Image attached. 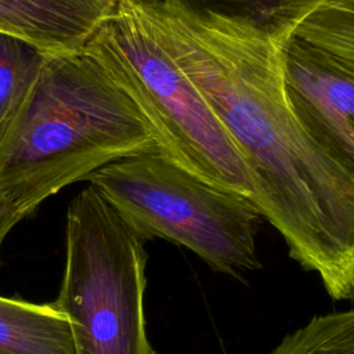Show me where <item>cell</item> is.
I'll return each instance as SVG.
<instances>
[{
  "label": "cell",
  "mask_w": 354,
  "mask_h": 354,
  "mask_svg": "<svg viewBox=\"0 0 354 354\" xmlns=\"http://www.w3.org/2000/svg\"><path fill=\"white\" fill-rule=\"evenodd\" d=\"M46 54L26 40L0 32V134L39 77Z\"/></svg>",
  "instance_id": "obj_10"
},
{
  "label": "cell",
  "mask_w": 354,
  "mask_h": 354,
  "mask_svg": "<svg viewBox=\"0 0 354 354\" xmlns=\"http://www.w3.org/2000/svg\"><path fill=\"white\" fill-rule=\"evenodd\" d=\"M86 181L147 241L184 246L234 278L261 267L256 234L263 216L256 205L203 181L159 148L115 160Z\"/></svg>",
  "instance_id": "obj_5"
},
{
  "label": "cell",
  "mask_w": 354,
  "mask_h": 354,
  "mask_svg": "<svg viewBox=\"0 0 354 354\" xmlns=\"http://www.w3.org/2000/svg\"><path fill=\"white\" fill-rule=\"evenodd\" d=\"M283 86L306 130L354 174V72L293 36L283 47Z\"/></svg>",
  "instance_id": "obj_6"
},
{
  "label": "cell",
  "mask_w": 354,
  "mask_h": 354,
  "mask_svg": "<svg viewBox=\"0 0 354 354\" xmlns=\"http://www.w3.org/2000/svg\"><path fill=\"white\" fill-rule=\"evenodd\" d=\"M24 218L25 214L21 212V209L0 189V252L7 234L14 228L17 223H19Z\"/></svg>",
  "instance_id": "obj_13"
},
{
  "label": "cell",
  "mask_w": 354,
  "mask_h": 354,
  "mask_svg": "<svg viewBox=\"0 0 354 354\" xmlns=\"http://www.w3.org/2000/svg\"><path fill=\"white\" fill-rule=\"evenodd\" d=\"M270 354H354V307L314 315L286 333Z\"/></svg>",
  "instance_id": "obj_11"
},
{
  "label": "cell",
  "mask_w": 354,
  "mask_h": 354,
  "mask_svg": "<svg viewBox=\"0 0 354 354\" xmlns=\"http://www.w3.org/2000/svg\"><path fill=\"white\" fill-rule=\"evenodd\" d=\"M119 0H0V32L44 53L80 51Z\"/></svg>",
  "instance_id": "obj_7"
},
{
  "label": "cell",
  "mask_w": 354,
  "mask_h": 354,
  "mask_svg": "<svg viewBox=\"0 0 354 354\" xmlns=\"http://www.w3.org/2000/svg\"><path fill=\"white\" fill-rule=\"evenodd\" d=\"M210 104L252 178L263 218L330 299L354 301V174L301 124L283 86V47L209 28L137 0Z\"/></svg>",
  "instance_id": "obj_1"
},
{
  "label": "cell",
  "mask_w": 354,
  "mask_h": 354,
  "mask_svg": "<svg viewBox=\"0 0 354 354\" xmlns=\"http://www.w3.org/2000/svg\"><path fill=\"white\" fill-rule=\"evenodd\" d=\"M354 72V0H328L296 35Z\"/></svg>",
  "instance_id": "obj_12"
},
{
  "label": "cell",
  "mask_w": 354,
  "mask_h": 354,
  "mask_svg": "<svg viewBox=\"0 0 354 354\" xmlns=\"http://www.w3.org/2000/svg\"><path fill=\"white\" fill-rule=\"evenodd\" d=\"M196 24L283 47L328 0H160Z\"/></svg>",
  "instance_id": "obj_8"
},
{
  "label": "cell",
  "mask_w": 354,
  "mask_h": 354,
  "mask_svg": "<svg viewBox=\"0 0 354 354\" xmlns=\"http://www.w3.org/2000/svg\"><path fill=\"white\" fill-rule=\"evenodd\" d=\"M82 50L137 105L165 156L252 201V178L230 133L159 40L137 0H119Z\"/></svg>",
  "instance_id": "obj_3"
},
{
  "label": "cell",
  "mask_w": 354,
  "mask_h": 354,
  "mask_svg": "<svg viewBox=\"0 0 354 354\" xmlns=\"http://www.w3.org/2000/svg\"><path fill=\"white\" fill-rule=\"evenodd\" d=\"M145 242L94 185L71 201L65 267L51 304L69 324L73 354H156L144 310Z\"/></svg>",
  "instance_id": "obj_4"
},
{
  "label": "cell",
  "mask_w": 354,
  "mask_h": 354,
  "mask_svg": "<svg viewBox=\"0 0 354 354\" xmlns=\"http://www.w3.org/2000/svg\"><path fill=\"white\" fill-rule=\"evenodd\" d=\"M155 148L141 111L95 59L83 50L47 53L0 134V189L28 217L64 187Z\"/></svg>",
  "instance_id": "obj_2"
},
{
  "label": "cell",
  "mask_w": 354,
  "mask_h": 354,
  "mask_svg": "<svg viewBox=\"0 0 354 354\" xmlns=\"http://www.w3.org/2000/svg\"><path fill=\"white\" fill-rule=\"evenodd\" d=\"M0 354H73L69 324L51 303L0 296Z\"/></svg>",
  "instance_id": "obj_9"
}]
</instances>
